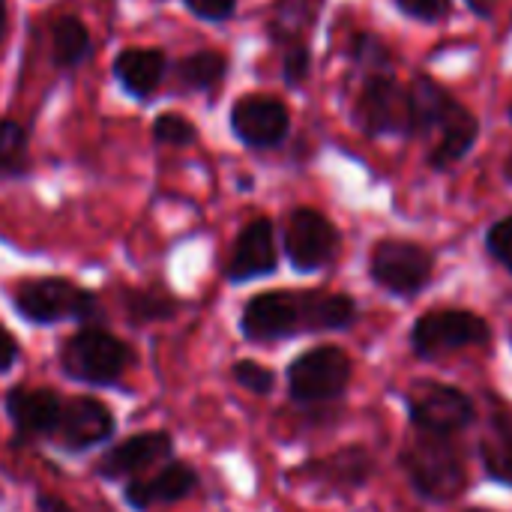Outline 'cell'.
<instances>
[{
  "label": "cell",
  "instance_id": "obj_1",
  "mask_svg": "<svg viewBox=\"0 0 512 512\" xmlns=\"http://www.w3.org/2000/svg\"><path fill=\"white\" fill-rule=\"evenodd\" d=\"M357 306L345 294L324 291H264L252 297L240 315L249 342H279L300 333L342 330L354 321Z\"/></svg>",
  "mask_w": 512,
  "mask_h": 512
},
{
  "label": "cell",
  "instance_id": "obj_2",
  "mask_svg": "<svg viewBox=\"0 0 512 512\" xmlns=\"http://www.w3.org/2000/svg\"><path fill=\"white\" fill-rule=\"evenodd\" d=\"M12 309L36 327H51L63 321H81L84 327L105 324L99 297L63 276H42V279L18 282L12 291Z\"/></svg>",
  "mask_w": 512,
  "mask_h": 512
},
{
  "label": "cell",
  "instance_id": "obj_3",
  "mask_svg": "<svg viewBox=\"0 0 512 512\" xmlns=\"http://www.w3.org/2000/svg\"><path fill=\"white\" fill-rule=\"evenodd\" d=\"M132 366L135 351L105 327H81L60 345L63 375L93 390L120 387Z\"/></svg>",
  "mask_w": 512,
  "mask_h": 512
},
{
  "label": "cell",
  "instance_id": "obj_4",
  "mask_svg": "<svg viewBox=\"0 0 512 512\" xmlns=\"http://www.w3.org/2000/svg\"><path fill=\"white\" fill-rule=\"evenodd\" d=\"M402 462L417 492L432 501H450L465 486V465L450 435H435V432L420 429L408 441Z\"/></svg>",
  "mask_w": 512,
  "mask_h": 512
},
{
  "label": "cell",
  "instance_id": "obj_5",
  "mask_svg": "<svg viewBox=\"0 0 512 512\" xmlns=\"http://www.w3.org/2000/svg\"><path fill=\"white\" fill-rule=\"evenodd\" d=\"M351 381V360L342 348L324 345L297 357L288 369V390L294 402L315 405L342 396Z\"/></svg>",
  "mask_w": 512,
  "mask_h": 512
},
{
  "label": "cell",
  "instance_id": "obj_6",
  "mask_svg": "<svg viewBox=\"0 0 512 512\" xmlns=\"http://www.w3.org/2000/svg\"><path fill=\"white\" fill-rule=\"evenodd\" d=\"M336 249H339V234L324 213H318L312 207H300L288 216L285 252L297 273H315V270L327 267L333 261Z\"/></svg>",
  "mask_w": 512,
  "mask_h": 512
},
{
  "label": "cell",
  "instance_id": "obj_7",
  "mask_svg": "<svg viewBox=\"0 0 512 512\" xmlns=\"http://www.w3.org/2000/svg\"><path fill=\"white\" fill-rule=\"evenodd\" d=\"M408 411L417 429L435 432V435H450L465 429L474 420V405L471 399L447 384L438 381H420L408 393Z\"/></svg>",
  "mask_w": 512,
  "mask_h": 512
},
{
  "label": "cell",
  "instance_id": "obj_8",
  "mask_svg": "<svg viewBox=\"0 0 512 512\" xmlns=\"http://www.w3.org/2000/svg\"><path fill=\"white\" fill-rule=\"evenodd\" d=\"M114 429H117L114 414L102 399L72 396V399H63V414H60V423H57V432L51 441L63 453L78 456V453L96 450L99 444L111 441Z\"/></svg>",
  "mask_w": 512,
  "mask_h": 512
},
{
  "label": "cell",
  "instance_id": "obj_9",
  "mask_svg": "<svg viewBox=\"0 0 512 512\" xmlns=\"http://www.w3.org/2000/svg\"><path fill=\"white\" fill-rule=\"evenodd\" d=\"M174 459V438L171 432H138L129 435L126 441L114 444L105 450L96 462V474L102 480L120 483V480H135L153 468H162L165 462Z\"/></svg>",
  "mask_w": 512,
  "mask_h": 512
},
{
  "label": "cell",
  "instance_id": "obj_10",
  "mask_svg": "<svg viewBox=\"0 0 512 512\" xmlns=\"http://www.w3.org/2000/svg\"><path fill=\"white\" fill-rule=\"evenodd\" d=\"M411 339H414V351L420 357H438V354H450V351H459L468 345L489 342V327L474 312L444 309V312L423 315L417 321Z\"/></svg>",
  "mask_w": 512,
  "mask_h": 512
},
{
  "label": "cell",
  "instance_id": "obj_11",
  "mask_svg": "<svg viewBox=\"0 0 512 512\" xmlns=\"http://www.w3.org/2000/svg\"><path fill=\"white\" fill-rule=\"evenodd\" d=\"M372 276L381 288L411 297L426 288L432 276V255L408 240H384L372 255Z\"/></svg>",
  "mask_w": 512,
  "mask_h": 512
},
{
  "label": "cell",
  "instance_id": "obj_12",
  "mask_svg": "<svg viewBox=\"0 0 512 512\" xmlns=\"http://www.w3.org/2000/svg\"><path fill=\"white\" fill-rule=\"evenodd\" d=\"M357 120L369 135H411V102L408 90H402L390 75L378 72L366 81Z\"/></svg>",
  "mask_w": 512,
  "mask_h": 512
},
{
  "label": "cell",
  "instance_id": "obj_13",
  "mask_svg": "<svg viewBox=\"0 0 512 512\" xmlns=\"http://www.w3.org/2000/svg\"><path fill=\"white\" fill-rule=\"evenodd\" d=\"M6 417L15 432V444L48 441L57 432L63 399L48 387H12L6 393Z\"/></svg>",
  "mask_w": 512,
  "mask_h": 512
},
{
  "label": "cell",
  "instance_id": "obj_14",
  "mask_svg": "<svg viewBox=\"0 0 512 512\" xmlns=\"http://www.w3.org/2000/svg\"><path fill=\"white\" fill-rule=\"evenodd\" d=\"M198 489V474L186 462H165L150 477H135L123 489V501L135 512H150L156 507H171L186 501Z\"/></svg>",
  "mask_w": 512,
  "mask_h": 512
},
{
  "label": "cell",
  "instance_id": "obj_15",
  "mask_svg": "<svg viewBox=\"0 0 512 512\" xmlns=\"http://www.w3.org/2000/svg\"><path fill=\"white\" fill-rule=\"evenodd\" d=\"M291 126L288 108L273 96H246L231 111L234 135L249 147H276Z\"/></svg>",
  "mask_w": 512,
  "mask_h": 512
},
{
  "label": "cell",
  "instance_id": "obj_16",
  "mask_svg": "<svg viewBox=\"0 0 512 512\" xmlns=\"http://www.w3.org/2000/svg\"><path fill=\"white\" fill-rule=\"evenodd\" d=\"M276 267H279V255H276L273 222L270 219L249 222L240 231V237L234 243V252L228 258V267H225L228 282L243 285V282H252V279L276 273Z\"/></svg>",
  "mask_w": 512,
  "mask_h": 512
},
{
  "label": "cell",
  "instance_id": "obj_17",
  "mask_svg": "<svg viewBox=\"0 0 512 512\" xmlns=\"http://www.w3.org/2000/svg\"><path fill=\"white\" fill-rule=\"evenodd\" d=\"M114 72L126 93L147 99L165 78V54L156 48H129L114 60Z\"/></svg>",
  "mask_w": 512,
  "mask_h": 512
},
{
  "label": "cell",
  "instance_id": "obj_18",
  "mask_svg": "<svg viewBox=\"0 0 512 512\" xmlns=\"http://www.w3.org/2000/svg\"><path fill=\"white\" fill-rule=\"evenodd\" d=\"M438 129H441V138H438V144H435V150H432L429 159H432L435 168H450L453 162H459L474 147L480 126H477V117L456 102L450 108V114L441 120Z\"/></svg>",
  "mask_w": 512,
  "mask_h": 512
},
{
  "label": "cell",
  "instance_id": "obj_19",
  "mask_svg": "<svg viewBox=\"0 0 512 512\" xmlns=\"http://www.w3.org/2000/svg\"><path fill=\"white\" fill-rule=\"evenodd\" d=\"M408 102H411V135L438 129L441 120L456 105V99L438 81H432L429 75L414 78V84L408 90Z\"/></svg>",
  "mask_w": 512,
  "mask_h": 512
},
{
  "label": "cell",
  "instance_id": "obj_20",
  "mask_svg": "<svg viewBox=\"0 0 512 512\" xmlns=\"http://www.w3.org/2000/svg\"><path fill=\"white\" fill-rule=\"evenodd\" d=\"M369 468H372V462H369V456L363 450H342V453H336V456H330L324 462H315L309 468V474L315 480L327 483V486L354 489L369 477Z\"/></svg>",
  "mask_w": 512,
  "mask_h": 512
},
{
  "label": "cell",
  "instance_id": "obj_21",
  "mask_svg": "<svg viewBox=\"0 0 512 512\" xmlns=\"http://www.w3.org/2000/svg\"><path fill=\"white\" fill-rule=\"evenodd\" d=\"M225 57L216 54V51H198V54H189L177 63L174 75H177V84L183 90H210L216 87L222 78H225Z\"/></svg>",
  "mask_w": 512,
  "mask_h": 512
},
{
  "label": "cell",
  "instance_id": "obj_22",
  "mask_svg": "<svg viewBox=\"0 0 512 512\" xmlns=\"http://www.w3.org/2000/svg\"><path fill=\"white\" fill-rule=\"evenodd\" d=\"M51 39H54V60L60 66H75V63H81L90 54V33L72 15H66V18H60L54 24Z\"/></svg>",
  "mask_w": 512,
  "mask_h": 512
},
{
  "label": "cell",
  "instance_id": "obj_23",
  "mask_svg": "<svg viewBox=\"0 0 512 512\" xmlns=\"http://www.w3.org/2000/svg\"><path fill=\"white\" fill-rule=\"evenodd\" d=\"M27 168V132L15 120H0V177H21Z\"/></svg>",
  "mask_w": 512,
  "mask_h": 512
},
{
  "label": "cell",
  "instance_id": "obj_24",
  "mask_svg": "<svg viewBox=\"0 0 512 512\" xmlns=\"http://www.w3.org/2000/svg\"><path fill=\"white\" fill-rule=\"evenodd\" d=\"M483 465L495 480L512 486V423L501 420L489 432V438L483 441Z\"/></svg>",
  "mask_w": 512,
  "mask_h": 512
},
{
  "label": "cell",
  "instance_id": "obj_25",
  "mask_svg": "<svg viewBox=\"0 0 512 512\" xmlns=\"http://www.w3.org/2000/svg\"><path fill=\"white\" fill-rule=\"evenodd\" d=\"M177 309H180L177 300L162 297V294H150V291H129V297H126V315L132 324L168 321L177 315Z\"/></svg>",
  "mask_w": 512,
  "mask_h": 512
},
{
  "label": "cell",
  "instance_id": "obj_26",
  "mask_svg": "<svg viewBox=\"0 0 512 512\" xmlns=\"http://www.w3.org/2000/svg\"><path fill=\"white\" fill-rule=\"evenodd\" d=\"M318 6H321V0H282L279 12H276V24H273L276 36L291 39V45H297L300 30L312 24Z\"/></svg>",
  "mask_w": 512,
  "mask_h": 512
},
{
  "label": "cell",
  "instance_id": "obj_27",
  "mask_svg": "<svg viewBox=\"0 0 512 512\" xmlns=\"http://www.w3.org/2000/svg\"><path fill=\"white\" fill-rule=\"evenodd\" d=\"M153 135H156V141H159V144L186 147V144H192V141H195V135H198V132H195V126H192L186 117L165 111V114H159V117H156V123H153Z\"/></svg>",
  "mask_w": 512,
  "mask_h": 512
},
{
  "label": "cell",
  "instance_id": "obj_28",
  "mask_svg": "<svg viewBox=\"0 0 512 512\" xmlns=\"http://www.w3.org/2000/svg\"><path fill=\"white\" fill-rule=\"evenodd\" d=\"M234 381H237L243 390L255 393V396H267V393H273L276 375H273L267 366L255 363V360H237V363H234Z\"/></svg>",
  "mask_w": 512,
  "mask_h": 512
},
{
  "label": "cell",
  "instance_id": "obj_29",
  "mask_svg": "<svg viewBox=\"0 0 512 512\" xmlns=\"http://www.w3.org/2000/svg\"><path fill=\"white\" fill-rule=\"evenodd\" d=\"M354 57H357V63L366 66V69H384V66L390 63V54H387V48L381 45V39H375V36H369V33H363V36L354 39Z\"/></svg>",
  "mask_w": 512,
  "mask_h": 512
},
{
  "label": "cell",
  "instance_id": "obj_30",
  "mask_svg": "<svg viewBox=\"0 0 512 512\" xmlns=\"http://www.w3.org/2000/svg\"><path fill=\"white\" fill-rule=\"evenodd\" d=\"M396 6L417 21H441L450 15V0H396Z\"/></svg>",
  "mask_w": 512,
  "mask_h": 512
},
{
  "label": "cell",
  "instance_id": "obj_31",
  "mask_svg": "<svg viewBox=\"0 0 512 512\" xmlns=\"http://www.w3.org/2000/svg\"><path fill=\"white\" fill-rule=\"evenodd\" d=\"M486 243H489V252L512 273V216L501 219L498 225H492Z\"/></svg>",
  "mask_w": 512,
  "mask_h": 512
},
{
  "label": "cell",
  "instance_id": "obj_32",
  "mask_svg": "<svg viewBox=\"0 0 512 512\" xmlns=\"http://www.w3.org/2000/svg\"><path fill=\"white\" fill-rule=\"evenodd\" d=\"M306 75H309V48L303 42H297L285 54V81L288 84H300Z\"/></svg>",
  "mask_w": 512,
  "mask_h": 512
},
{
  "label": "cell",
  "instance_id": "obj_33",
  "mask_svg": "<svg viewBox=\"0 0 512 512\" xmlns=\"http://www.w3.org/2000/svg\"><path fill=\"white\" fill-rule=\"evenodd\" d=\"M186 6L204 21H225L234 15L237 0H186Z\"/></svg>",
  "mask_w": 512,
  "mask_h": 512
},
{
  "label": "cell",
  "instance_id": "obj_34",
  "mask_svg": "<svg viewBox=\"0 0 512 512\" xmlns=\"http://www.w3.org/2000/svg\"><path fill=\"white\" fill-rule=\"evenodd\" d=\"M18 357H21V348H18V339L0 324V375L3 372H9L15 363H18Z\"/></svg>",
  "mask_w": 512,
  "mask_h": 512
},
{
  "label": "cell",
  "instance_id": "obj_35",
  "mask_svg": "<svg viewBox=\"0 0 512 512\" xmlns=\"http://www.w3.org/2000/svg\"><path fill=\"white\" fill-rule=\"evenodd\" d=\"M36 512H75L63 498H57V495H36Z\"/></svg>",
  "mask_w": 512,
  "mask_h": 512
},
{
  "label": "cell",
  "instance_id": "obj_36",
  "mask_svg": "<svg viewBox=\"0 0 512 512\" xmlns=\"http://www.w3.org/2000/svg\"><path fill=\"white\" fill-rule=\"evenodd\" d=\"M468 6H471L477 15H492V9H495V0H468Z\"/></svg>",
  "mask_w": 512,
  "mask_h": 512
},
{
  "label": "cell",
  "instance_id": "obj_37",
  "mask_svg": "<svg viewBox=\"0 0 512 512\" xmlns=\"http://www.w3.org/2000/svg\"><path fill=\"white\" fill-rule=\"evenodd\" d=\"M6 36V0H0V42Z\"/></svg>",
  "mask_w": 512,
  "mask_h": 512
},
{
  "label": "cell",
  "instance_id": "obj_38",
  "mask_svg": "<svg viewBox=\"0 0 512 512\" xmlns=\"http://www.w3.org/2000/svg\"><path fill=\"white\" fill-rule=\"evenodd\" d=\"M477 512H483V510H477Z\"/></svg>",
  "mask_w": 512,
  "mask_h": 512
}]
</instances>
